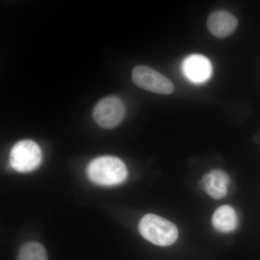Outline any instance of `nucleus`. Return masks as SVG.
<instances>
[{"instance_id":"nucleus-1","label":"nucleus","mask_w":260,"mask_h":260,"mask_svg":"<svg viewBox=\"0 0 260 260\" xmlns=\"http://www.w3.org/2000/svg\"><path fill=\"white\" fill-rule=\"evenodd\" d=\"M89 179L101 186H115L126 180L127 170L120 159L110 155L93 159L87 169Z\"/></svg>"},{"instance_id":"nucleus-2","label":"nucleus","mask_w":260,"mask_h":260,"mask_svg":"<svg viewBox=\"0 0 260 260\" xmlns=\"http://www.w3.org/2000/svg\"><path fill=\"white\" fill-rule=\"evenodd\" d=\"M139 232L146 240L160 246L172 245L179 237L177 228L174 223L154 214H147L142 218Z\"/></svg>"},{"instance_id":"nucleus-3","label":"nucleus","mask_w":260,"mask_h":260,"mask_svg":"<svg viewBox=\"0 0 260 260\" xmlns=\"http://www.w3.org/2000/svg\"><path fill=\"white\" fill-rule=\"evenodd\" d=\"M42 160V153L39 145L30 140L18 142L10 154V164L20 173H28L37 169Z\"/></svg>"},{"instance_id":"nucleus-4","label":"nucleus","mask_w":260,"mask_h":260,"mask_svg":"<svg viewBox=\"0 0 260 260\" xmlns=\"http://www.w3.org/2000/svg\"><path fill=\"white\" fill-rule=\"evenodd\" d=\"M132 78L137 86L152 93L169 95L174 90V84L167 77L145 65L135 67Z\"/></svg>"},{"instance_id":"nucleus-5","label":"nucleus","mask_w":260,"mask_h":260,"mask_svg":"<svg viewBox=\"0 0 260 260\" xmlns=\"http://www.w3.org/2000/svg\"><path fill=\"white\" fill-rule=\"evenodd\" d=\"M125 114V106L119 98H104L94 108L93 118L97 124L105 129L117 126Z\"/></svg>"},{"instance_id":"nucleus-6","label":"nucleus","mask_w":260,"mask_h":260,"mask_svg":"<svg viewBox=\"0 0 260 260\" xmlns=\"http://www.w3.org/2000/svg\"><path fill=\"white\" fill-rule=\"evenodd\" d=\"M182 72L191 83H204L208 81L213 73L212 64L208 58L201 54H191L182 61Z\"/></svg>"},{"instance_id":"nucleus-7","label":"nucleus","mask_w":260,"mask_h":260,"mask_svg":"<svg viewBox=\"0 0 260 260\" xmlns=\"http://www.w3.org/2000/svg\"><path fill=\"white\" fill-rule=\"evenodd\" d=\"M199 184L201 189L213 199H222L227 194L229 177L223 171L214 169L203 176Z\"/></svg>"},{"instance_id":"nucleus-8","label":"nucleus","mask_w":260,"mask_h":260,"mask_svg":"<svg viewBox=\"0 0 260 260\" xmlns=\"http://www.w3.org/2000/svg\"><path fill=\"white\" fill-rule=\"evenodd\" d=\"M208 30L218 38L229 37L237 28L238 20L232 13L225 10H217L208 17Z\"/></svg>"},{"instance_id":"nucleus-9","label":"nucleus","mask_w":260,"mask_h":260,"mask_svg":"<svg viewBox=\"0 0 260 260\" xmlns=\"http://www.w3.org/2000/svg\"><path fill=\"white\" fill-rule=\"evenodd\" d=\"M212 223L219 232H234L238 225L237 212L230 205H222L214 213Z\"/></svg>"},{"instance_id":"nucleus-10","label":"nucleus","mask_w":260,"mask_h":260,"mask_svg":"<svg viewBox=\"0 0 260 260\" xmlns=\"http://www.w3.org/2000/svg\"><path fill=\"white\" fill-rule=\"evenodd\" d=\"M18 260H48L47 251L39 243L28 242L19 251Z\"/></svg>"}]
</instances>
